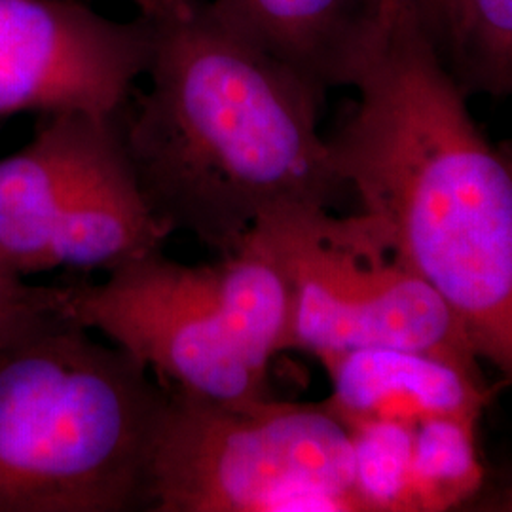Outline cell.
<instances>
[{
	"mask_svg": "<svg viewBox=\"0 0 512 512\" xmlns=\"http://www.w3.org/2000/svg\"><path fill=\"white\" fill-rule=\"evenodd\" d=\"M492 511H507L512 512V486L503 490L499 497L492 499Z\"/></svg>",
	"mask_w": 512,
	"mask_h": 512,
	"instance_id": "obj_18",
	"label": "cell"
},
{
	"mask_svg": "<svg viewBox=\"0 0 512 512\" xmlns=\"http://www.w3.org/2000/svg\"><path fill=\"white\" fill-rule=\"evenodd\" d=\"M478 421L440 416L414 427L410 512L452 511L480 499L486 471L476 446Z\"/></svg>",
	"mask_w": 512,
	"mask_h": 512,
	"instance_id": "obj_12",
	"label": "cell"
},
{
	"mask_svg": "<svg viewBox=\"0 0 512 512\" xmlns=\"http://www.w3.org/2000/svg\"><path fill=\"white\" fill-rule=\"evenodd\" d=\"M169 236L148 205L118 131L61 209L48 270L65 266L110 272L162 251Z\"/></svg>",
	"mask_w": 512,
	"mask_h": 512,
	"instance_id": "obj_11",
	"label": "cell"
},
{
	"mask_svg": "<svg viewBox=\"0 0 512 512\" xmlns=\"http://www.w3.org/2000/svg\"><path fill=\"white\" fill-rule=\"evenodd\" d=\"M148 512H361L348 427L325 403L167 391Z\"/></svg>",
	"mask_w": 512,
	"mask_h": 512,
	"instance_id": "obj_5",
	"label": "cell"
},
{
	"mask_svg": "<svg viewBox=\"0 0 512 512\" xmlns=\"http://www.w3.org/2000/svg\"><path fill=\"white\" fill-rule=\"evenodd\" d=\"M446 63L467 95L512 97V0H463Z\"/></svg>",
	"mask_w": 512,
	"mask_h": 512,
	"instance_id": "obj_13",
	"label": "cell"
},
{
	"mask_svg": "<svg viewBox=\"0 0 512 512\" xmlns=\"http://www.w3.org/2000/svg\"><path fill=\"white\" fill-rule=\"evenodd\" d=\"M321 92L349 86L384 0H203Z\"/></svg>",
	"mask_w": 512,
	"mask_h": 512,
	"instance_id": "obj_10",
	"label": "cell"
},
{
	"mask_svg": "<svg viewBox=\"0 0 512 512\" xmlns=\"http://www.w3.org/2000/svg\"><path fill=\"white\" fill-rule=\"evenodd\" d=\"M143 18L162 21V19L181 18L188 14L198 0H128Z\"/></svg>",
	"mask_w": 512,
	"mask_h": 512,
	"instance_id": "obj_17",
	"label": "cell"
},
{
	"mask_svg": "<svg viewBox=\"0 0 512 512\" xmlns=\"http://www.w3.org/2000/svg\"><path fill=\"white\" fill-rule=\"evenodd\" d=\"M165 401L46 287L0 323V512H148Z\"/></svg>",
	"mask_w": 512,
	"mask_h": 512,
	"instance_id": "obj_3",
	"label": "cell"
},
{
	"mask_svg": "<svg viewBox=\"0 0 512 512\" xmlns=\"http://www.w3.org/2000/svg\"><path fill=\"white\" fill-rule=\"evenodd\" d=\"M319 361L330 380L325 404L342 423L416 427L440 416L482 418L492 397L482 370L418 349H349Z\"/></svg>",
	"mask_w": 512,
	"mask_h": 512,
	"instance_id": "obj_9",
	"label": "cell"
},
{
	"mask_svg": "<svg viewBox=\"0 0 512 512\" xmlns=\"http://www.w3.org/2000/svg\"><path fill=\"white\" fill-rule=\"evenodd\" d=\"M118 135L116 116H42L33 139L0 158V260L18 274L48 270L61 209Z\"/></svg>",
	"mask_w": 512,
	"mask_h": 512,
	"instance_id": "obj_8",
	"label": "cell"
},
{
	"mask_svg": "<svg viewBox=\"0 0 512 512\" xmlns=\"http://www.w3.org/2000/svg\"><path fill=\"white\" fill-rule=\"evenodd\" d=\"M418 8L423 23L435 38L444 59L452 52L458 35L463 0H412Z\"/></svg>",
	"mask_w": 512,
	"mask_h": 512,
	"instance_id": "obj_15",
	"label": "cell"
},
{
	"mask_svg": "<svg viewBox=\"0 0 512 512\" xmlns=\"http://www.w3.org/2000/svg\"><path fill=\"white\" fill-rule=\"evenodd\" d=\"M293 285L287 351L418 349L480 370L458 317L372 232L361 213L308 209L260 222Z\"/></svg>",
	"mask_w": 512,
	"mask_h": 512,
	"instance_id": "obj_6",
	"label": "cell"
},
{
	"mask_svg": "<svg viewBox=\"0 0 512 512\" xmlns=\"http://www.w3.org/2000/svg\"><path fill=\"white\" fill-rule=\"evenodd\" d=\"M46 291L23 281V275L0 260V323L16 311L33 304Z\"/></svg>",
	"mask_w": 512,
	"mask_h": 512,
	"instance_id": "obj_16",
	"label": "cell"
},
{
	"mask_svg": "<svg viewBox=\"0 0 512 512\" xmlns=\"http://www.w3.org/2000/svg\"><path fill=\"white\" fill-rule=\"evenodd\" d=\"M152 23L76 0H0V116L114 118L145 76Z\"/></svg>",
	"mask_w": 512,
	"mask_h": 512,
	"instance_id": "obj_7",
	"label": "cell"
},
{
	"mask_svg": "<svg viewBox=\"0 0 512 512\" xmlns=\"http://www.w3.org/2000/svg\"><path fill=\"white\" fill-rule=\"evenodd\" d=\"M59 296L82 327L126 351L167 391L226 404L274 397L270 365L289 348L293 285L262 226L213 264L156 251L99 283L59 287Z\"/></svg>",
	"mask_w": 512,
	"mask_h": 512,
	"instance_id": "obj_4",
	"label": "cell"
},
{
	"mask_svg": "<svg viewBox=\"0 0 512 512\" xmlns=\"http://www.w3.org/2000/svg\"><path fill=\"white\" fill-rule=\"evenodd\" d=\"M152 23L148 86L116 114L139 186L169 234L226 255L260 222L348 192L319 131L323 95L203 2Z\"/></svg>",
	"mask_w": 512,
	"mask_h": 512,
	"instance_id": "obj_2",
	"label": "cell"
},
{
	"mask_svg": "<svg viewBox=\"0 0 512 512\" xmlns=\"http://www.w3.org/2000/svg\"><path fill=\"white\" fill-rule=\"evenodd\" d=\"M353 490L361 512H410L414 427L389 421H355Z\"/></svg>",
	"mask_w": 512,
	"mask_h": 512,
	"instance_id": "obj_14",
	"label": "cell"
},
{
	"mask_svg": "<svg viewBox=\"0 0 512 512\" xmlns=\"http://www.w3.org/2000/svg\"><path fill=\"white\" fill-rule=\"evenodd\" d=\"M332 164L385 247L512 389V147L478 128L412 0H384Z\"/></svg>",
	"mask_w": 512,
	"mask_h": 512,
	"instance_id": "obj_1",
	"label": "cell"
}]
</instances>
